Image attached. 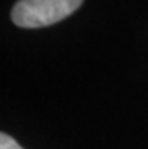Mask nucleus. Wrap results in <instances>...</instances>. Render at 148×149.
I'll return each instance as SVG.
<instances>
[{"label":"nucleus","mask_w":148,"mask_h":149,"mask_svg":"<svg viewBox=\"0 0 148 149\" xmlns=\"http://www.w3.org/2000/svg\"><path fill=\"white\" fill-rule=\"evenodd\" d=\"M0 149H23L15 140L5 133L0 134Z\"/></svg>","instance_id":"f03ea898"},{"label":"nucleus","mask_w":148,"mask_h":149,"mask_svg":"<svg viewBox=\"0 0 148 149\" xmlns=\"http://www.w3.org/2000/svg\"><path fill=\"white\" fill-rule=\"evenodd\" d=\"M82 3L83 0H18L11 18L23 29L47 27L69 17Z\"/></svg>","instance_id":"f257e3e1"}]
</instances>
